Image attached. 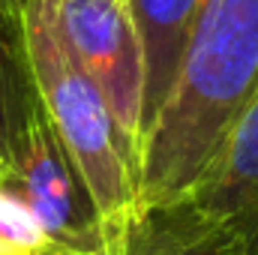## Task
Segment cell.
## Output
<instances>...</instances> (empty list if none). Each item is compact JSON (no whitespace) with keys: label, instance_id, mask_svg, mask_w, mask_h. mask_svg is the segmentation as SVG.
<instances>
[{"label":"cell","instance_id":"obj_1","mask_svg":"<svg viewBox=\"0 0 258 255\" xmlns=\"http://www.w3.org/2000/svg\"><path fill=\"white\" fill-rule=\"evenodd\" d=\"M258 99V0H204L177 78L141 144V204L192 189Z\"/></svg>","mask_w":258,"mask_h":255},{"label":"cell","instance_id":"obj_2","mask_svg":"<svg viewBox=\"0 0 258 255\" xmlns=\"http://www.w3.org/2000/svg\"><path fill=\"white\" fill-rule=\"evenodd\" d=\"M21 42L36 93L96 201L111 255H123L144 210L138 192V156L96 84L66 51L45 0L27 3Z\"/></svg>","mask_w":258,"mask_h":255},{"label":"cell","instance_id":"obj_3","mask_svg":"<svg viewBox=\"0 0 258 255\" xmlns=\"http://www.w3.org/2000/svg\"><path fill=\"white\" fill-rule=\"evenodd\" d=\"M0 186L27 204L48 246L63 255H111L102 216L39 93L12 135Z\"/></svg>","mask_w":258,"mask_h":255},{"label":"cell","instance_id":"obj_4","mask_svg":"<svg viewBox=\"0 0 258 255\" xmlns=\"http://www.w3.org/2000/svg\"><path fill=\"white\" fill-rule=\"evenodd\" d=\"M45 3L66 51L96 84L132 153L141 162L144 60L126 0H45Z\"/></svg>","mask_w":258,"mask_h":255},{"label":"cell","instance_id":"obj_5","mask_svg":"<svg viewBox=\"0 0 258 255\" xmlns=\"http://www.w3.org/2000/svg\"><path fill=\"white\" fill-rule=\"evenodd\" d=\"M186 195L231 231L240 255H258V99Z\"/></svg>","mask_w":258,"mask_h":255},{"label":"cell","instance_id":"obj_6","mask_svg":"<svg viewBox=\"0 0 258 255\" xmlns=\"http://www.w3.org/2000/svg\"><path fill=\"white\" fill-rule=\"evenodd\" d=\"M201 3L204 0H126L144 60V135L153 126L177 78L183 48L201 12Z\"/></svg>","mask_w":258,"mask_h":255},{"label":"cell","instance_id":"obj_7","mask_svg":"<svg viewBox=\"0 0 258 255\" xmlns=\"http://www.w3.org/2000/svg\"><path fill=\"white\" fill-rule=\"evenodd\" d=\"M123 255H240L231 231L195 198L147 204Z\"/></svg>","mask_w":258,"mask_h":255},{"label":"cell","instance_id":"obj_8","mask_svg":"<svg viewBox=\"0 0 258 255\" xmlns=\"http://www.w3.org/2000/svg\"><path fill=\"white\" fill-rule=\"evenodd\" d=\"M36 93L21 36L0 27V162L6 165L12 135L21 126L24 108Z\"/></svg>","mask_w":258,"mask_h":255},{"label":"cell","instance_id":"obj_9","mask_svg":"<svg viewBox=\"0 0 258 255\" xmlns=\"http://www.w3.org/2000/svg\"><path fill=\"white\" fill-rule=\"evenodd\" d=\"M0 246L18 255H42L51 249L27 204L3 186H0Z\"/></svg>","mask_w":258,"mask_h":255},{"label":"cell","instance_id":"obj_10","mask_svg":"<svg viewBox=\"0 0 258 255\" xmlns=\"http://www.w3.org/2000/svg\"><path fill=\"white\" fill-rule=\"evenodd\" d=\"M30 0H0V27L21 36V21H24V9Z\"/></svg>","mask_w":258,"mask_h":255},{"label":"cell","instance_id":"obj_11","mask_svg":"<svg viewBox=\"0 0 258 255\" xmlns=\"http://www.w3.org/2000/svg\"><path fill=\"white\" fill-rule=\"evenodd\" d=\"M0 255H18V252H9L6 246H0Z\"/></svg>","mask_w":258,"mask_h":255},{"label":"cell","instance_id":"obj_12","mask_svg":"<svg viewBox=\"0 0 258 255\" xmlns=\"http://www.w3.org/2000/svg\"><path fill=\"white\" fill-rule=\"evenodd\" d=\"M42 255H63V252H54V249H48V252H42Z\"/></svg>","mask_w":258,"mask_h":255},{"label":"cell","instance_id":"obj_13","mask_svg":"<svg viewBox=\"0 0 258 255\" xmlns=\"http://www.w3.org/2000/svg\"><path fill=\"white\" fill-rule=\"evenodd\" d=\"M3 171H6V165H3V162H0V177H3Z\"/></svg>","mask_w":258,"mask_h":255}]
</instances>
